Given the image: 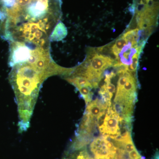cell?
<instances>
[{
    "mask_svg": "<svg viewBox=\"0 0 159 159\" xmlns=\"http://www.w3.org/2000/svg\"><path fill=\"white\" fill-rule=\"evenodd\" d=\"M67 34V31L65 25L60 22L55 26L54 32L51 36L53 41H60L64 38Z\"/></svg>",
    "mask_w": 159,
    "mask_h": 159,
    "instance_id": "cell-6",
    "label": "cell"
},
{
    "mask_svg": "<svg viewBox=\"0 0 159 159\" xmlns=\"http://www.w3.org/2000/svg\"><path fill=\"white\" fill-rule=\"evenodd\" d=\"M142 49V46H139L138 47L137 51L132 56L130 64L125 68L126 70L131 73L134 76V75H135L134 74L136 72L137 68H138L139 55Z\"/></svg>",
    "mask_w": 159,
    "mask_h": 159,
    "instance_id": "cell-8",
    "label": "cell"
},
{
    "mask_svg": "<svg viewBox=\"0 0 159 159\" xmlns=\"http://www.w3.org/2000/svg\"><path fill=\"white\" fill-rule=\"evenodd\" d=\"M122 36L127 40L129 42H130L132 45L134 47L138 46L137 43L139 36V29H133L127 31Z\"/></svg>",
    "mask_w": 159,
    "mask_h": 159,
    "instance_id": "cell-9",
    "label": "cell"
},
{
    "mask_svg": "<svg viewBox=\"0 0 159 159\" xmlns=\"http://www.w3.org/2000/svg\"><path fill=\"white\" fill-rule=\"evenodd\" d=\"M139 159H145L144 158V157H141L140 158H139Z\"/></svg>",
    "mask_w": 159,
    "mask_h": 159,
    "instance_id": "cell-14",
    "label": "cell"
},
{
    "mask_svg": "<svg viewBox=\"0 0 159 159\" xmlns=\"http://www.w3.org/2000/svg\"><path fill=\"white\" fill-rule=\"evenodd\" d=\"M120 116L114 110L111 106L107 109V114L103 124L99 127L103 136L109 137L114 139L120 134Z\"/></svg>",
    "mask_w": 159,
    "mask_h": 159,
    "instance_id": "cell-2",
    "label": "cell"
},
{
    "mask_svg": "<svg viewBox=\"0 0 159 159\" xmlns=\"http://www.w3.org/2000/svg\"><path fill=\"white\" fill-rule=\"evenodd\" d=\"M91 88L89 87L84 86L77 89L85 100L86 105L92 101L93 93L91 92Z\"/></svg>",
    "mask_w": 159,
    "mask_h": 159,
    "instance_id": "cell-10",
    "label": "cell"
},
{
    "mask_svg": "<svg viewBox=\"0 0 159 159\" xmlns=\"http://www.w3.org/2000/svg\"><path fill=\"white\" fill-rule=\"evenodd\" d=\"M86 105L85 112L89 114L93 118H97L102 111L108 107L98 99L91 101Z\"/></svg>",
    "mask_w": 159,
    "mask_h": 159,
    "instance_id": "cell-4",
    "label": "cell"
},
{
    "mask_svg": "<svg viewBox=\"0 0 159 159\" xmlns=\"http://www.w3.org/2000/svg\"><path fill=\"white\" fill-rule=\"evenodd\" d=\"M128 44V41L122 36L116 40L115 44L111 47L112 53L116 56V59L119 57V54Z\"/></svg>",
    "mask_w": 159,
    "mask_h": 159,
    "instance_id": "cell-7",
    "label": "cell"
},
{
    "mask_svg": "<svg viewBox=\"0 0 159 159\" xmlns=\"http://www.w3.org/2000/svg\"><path fill=\"white\" fill-rule=\"evenodd\" d=\"M107 91L110 95L111 97H112L113 94L116 91V87L112 84L111 83V81L105 82L104 84Z\"/></svg>",
    "mask_w": 159,
    "mask_h": 159,
    "instance_id": "cell-11",
    "label": "cell"
},
{
    "mask_svg": "<svg viewBox=\"0 0 159 159\" xmlns=\"http://www.w3.org/2000/svg\"><path fill=\"white\" fill-rule=\"evenodd\" d=\"M9 80L15 94L20 133L30 126V120L41 86L48 77L65 75L68 69L56 65L48 54L31 52L29 57L12 66Z\"/></svg>",
    "mask_w": 159,
    "mask_h": 159,
    "instance_id": "cell-1",
    "label": "cell"
},
{
    "mask_svg": "<svg viewBox=\"0 0 159 159\" xmlns=\"http://www.w3.org/2000/svg\"><path fill=\"white\" fill-rule=\"evenodd\" d=\"M124 147V149L127 153H129L130 152L136 149L133 141L125 143Z\"/></svg>",
    "mask_w": 159,
    "mask_h": 159,
    "instance_id": "cell-12",
    "label": "cell"
},
{
    "mask_svg": "<svg viewBox=\"0 0 159 159\" xmlns=\"http://www.w3.org/2000/svg\"><path fill=\"white\" fill-rule=\"evenodd\" d=\"M90 149L93 154L95 159H103L107 155L111 152L107 147L103 137L94 139L90 145Z\"/></svg>",
    "mask_w": 159,
    "mask_h": 159,
    "instance_id": "cell-3",
    "label": "cell"
},
{
    "mask_svg": "<svg viewBox=\"0 0 159 159\" xmlns=\"http://www.w3.org/2000/svg\"><path fill=\"white\" fill-rule=\"evenodd\" d=\"M65 79L70 83L75 86L77 89L84 86L89 87L91 89L93 88L91 83L84 77L80 76H69V77L66 78Z\"/></svg>",
    "mask_w": 159,
    "mask_h": 159,
    "instance_id": "cell-5",
    "label": "cell"
},
{
    "mask_svg": "<svg viewBox=\"0 0 159 159\" xmlns=\"http://www.w3.org/2000/svg\"><path fill=\"white\" fill-rule=\"evenodd\" d=\"M142 156L136 149L130 152L128 154L129 159H139Z\"/></svg>",
    "mask_w": 159,
    "mask_h": 159,
    "instance_id": "cell-13",
    "label": "cell"
}]
</instances>
